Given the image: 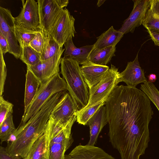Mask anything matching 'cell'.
<instances>
[{"label":"cell","instance_id":"1","mask_svg":"<svg viewBox=\"0 0 159 159\" xmlns=\"http://www.w3.org/2000/svg\"><path fill=\"white\" fill-rule=\"evenodd\" d=\"M105 105L113 147L124 158L144 154L150 140L149 125L153 114L148 98L136 87L117 85Z\"/></svg>","mask_w":159,"mask_h":159},{"label":"cell","instance_id":"2","mask_svg":"<svg viewBox=\"0 0 159 159\" xmlns=\"http://www.w3.org/2000/svg\"><path fill=\"white\" fill-rule=\"evenodd\" d=\"M61 73L65 81L69 92L78 111L88 104L89 88L81 73L79 63L70 57L61 58Z\"/></svg>","mask_w":159,"mask_h":159},{"label":"cell","instance_id":"3","mask_svg":"<svg viewBox=\"0 0 159 159\" xmlns=\"http://www.w3.org/2000/svg\"><path fill=\"white\" fill-rule=\"evenodd\" d=\"M67 90V84L59 73L55 75L46 83L41 84L36 96L25 113L23 115L19 126L25 124L54 94Z\"/></svg>","mask_w":159,"mask_h":159},{"label":"cell","instance_id":"4","mask_svg":"<svg viewBox=\"0 0 159 159\" xmlns=\"http://www.w3.org/2000/svg\"><path fill=\"white\" fill-rule=\"evenodd\" d=\"M40 30L43 36H50L60 13L68 5V0H38Z\"/></svg>","mask_w":159,"mask_h":159},{"label":"cell","instance_id":"5","mask_svg":"<svg viewBox=\"0 0 159 159\" xmlns=\"http://www.w3.org/2000/svg\"><path fill=\"white\" fill-rule=\"evenodd\" d=\"M119 72L113 65L103 78L92 89H89V98L88 107L107 98L114 88L119 83Z\"/></svg>","mask_w":159,"mask_h":159},{"label":"cell","instance_id":"6","mask_svg":"<svg viewBox=\"0 0 159 159\" xmlns=\"http://www.w3.org/2000/svg\"><path fill=\"white\" fill-rule=\"evenodd\" d=\"M14 17L8 9L0 7V32L6 39L9 45L8 53L16 59L21 55V47L18 43Z\"/></svg>","mask_w":159,"mask_h":159},{"label":"cell","instance_id":"7","mask_svg":"<svg viewBox=\"0 0 159 159\" xmlns=\"http://www.w3.org/2000/svg\"><path fill=\"white\" fill-rule=\"evenodd\" d=\"M23 7L17 16L14 17L16 25L25 29L40 31L39 5L34 0L22 1Z\"/></svg>","mask_w":159,"mask_h":159},{"label":"cell","instance_id":"8","mask_svg":"<svg viewBox=\"0 0 159 159\" xmlns=\"http://www.w3.org/2000/svg\"><path fill=\"white\" fill-rule=\"evenodd\" d=\"M75 20L68 9H62L50 35L61 47L69 38L74 37L76 33Z\"/></svg>","mask_w":159,"mask_h":159},{"label":"cell","instance_id":"9","mask_svg":"<svg viewBox=\"0 0 159 159\" xmlns=\"http://www.w3.org/2000/svg\"><path fill=\"white\" fill-rule=\"evenodd\" d=\"M77 111L70 93L66 92L53 107L50 118L55 123L67 125L76 116Z\"/></svg>","mask_w":159,"mask_h":159},{"label":"cell","instance_id":"10","mask_svg":"<svg viewBox=\"0 0 159 159\" xmlns=\"http://www.w3.org/2000/svg\"><path fill=\"white\" fill-rule=\"evenodd\" d=\"M133 8L129 16L124 21L118 30L124 34L133 33L135 28L143 24L150 5V0H133Z\"/></svg>","mask_w":159,"mask_h":159},{"label":"cell","instance_id":"11","mask_svg":"<svg viewBox=\"0 0 159 159\" xmlns=\"http://www.w3.org/2000/svg\"><path fill=\"white\" fill-rule=\"evenodd\" d=\"M138 53L133 61L128 62L125 70L119 74V81L125 83L127 86L136 87L141 83L147 82L143 69L141 67Z\"/></svg>","mask_w":159,"mask_h":159},{"label":"cell","instance_id":"12","mask_svg":"<svg viewBox=\"0 0 159 159\" xmlns=\"http://www.w3.org/2000/svg\"><path fill=\"white\" fill-rule=\"evenodd\" d=\"M64 159H116L102 148L94 145H79L76 146Z\"/></svg>","mask_w":159,"mask_h":159},{"label":"cell","instance_id":"13","mask_svg":"<svg viewBox=\"0 0 159 159\" xmlns=\"http://www.w3.org/2000/svg\"><path fill=\"white\" fill-rule=\"evenodd\" d=\"M61 60L52 59L41 61L35 66H27V67L30 69L39 79L41 84L59 73V66Z\"/></svg>","mask_w":159,"mask_h":159},{"label":"cell","instance_id":"14","mask_svg":"<svg viewBox=\"0 0 159 159\" xmlns=\"http://www.w3.org/2000/svg\"><path fill=\"white\" fill-rule=\"evenodd\" d=\"M109 69L107 66H102L88 61L80 67L84 80L89 89H92L104 77Z\"/></svg>","mask_w":159,"mask_h":159},{"label":"cell","instance_id":"15","mask_svg":"<svg viewBox=\"0 0 159 159\" xmlns=\"http://www.w3.org/2000/svg\"><path fill=\"white\" fill-rule=\"evenodd\" d=\"M108 123L105 106H102L88 120L87 125L89 127L90 138L87 144L94 145L103 127Z\"/></svg>","mask_w":159,"mask_h":159},{"label":"cell","instance_id":"16","mask_svg":"<svg viewBox=\"0 0 159 159\" xmlns=\"http://www.w3.org/2000/svg\"><path fill=\"white\" fill-rule=\"evenodd\" d=\"M50 133L47 125L44 133L34 144L25 159H49Z\"/></svg>","mask_w":159,"mask_h":159},{"label":"cell","instance_id":"17","mask_svg":"<svg viewBox=\"0 0 159 159\" xmlns=\"http://www.w3.org/2000/svg\"><path fill=\"white\" fill-rule=\"evenodd\" d=\"M64 57H70L76 61L79 65H84L88 61V57L94 45H88L80 48L75 47L72 37L69 38L64 44Z\"/></svg>","mask_w":159,"mask_h":159},{"label":"cell","instance_id":"18","mask_svg":"<svg viewBox=\"0 0 159 159\" xmlns=\"http://www.w3.org/2000/svg\"><path fill=\"white\" fill-rule=\"evenodd\" d=\"M24 95V110L25 113L38 92L41 82L39 79L27 67Z\"/></svg>","mask_w":159,"mask_h":159},{"label":"cell","instance_id":"19","mask_svg":"<svg viewBox=\"0 0 159 159\" xmlns=\"http://www.w3.org/2000/svg\"><path fill=\"white\" fill-rule=\"evenodd\" d=\"M124 34L115 30L113 26L97 37V40L93 44V49H102L116 46L124 36Z\"/></svg>","mask_w":159,"mask_h":159},{"label":"cell","instance_id":"20","mask_svg":"<svg viewBox=\"0 0 159 159\" xmlns=\"http://www.w3.org/2000/svg\"><path fill=\"white\" fill-rule=\"evenodd\" d=\"M143 25L147 30L159 32V0H150Z\"/></svg>","mask_w":159,"mask_h":159},{"label":"cell","instance_id":"21","mask_svg":"<svg viewBox=\"0 0 159 159\" xmlns=\"http://www.w3.org/2000/svg\"><path fill=\"white\" fill-rule=\"evenodd\" d=\"M44 46L41 54V61L52 59H61V56L65 49L63 48L52 36L46 38L44 37Z\"/></svg>","mask_w":159,"mask_h":159},{"label":"cell","instance_id":"22","mask_svg":"<svg viewBox=\"0 0 159 159\" xmlns=\"http://www.w3.org/2000/svg\"><path fill=\"white\" fill-rule=\"evenodd\" d=\"M116 46H111L102 49H93L88 59L91 62L102 66H107L112 57L115 56Z\"/></svg>","mask_w":159,"mask_h":159},{"label":"cell","instance_id":"23","mask_svg":"<svg viewBox=\"0 0 159 159\" xmlns=\"http://www.w3.org/2000/svg\"><path fill=\"white\" fill-rule=\"evenodd\" d=\"M73 142L72 137L62 142L50 141L49 159H64L65 152L71 146Z\"/></svg>","mask_w":159,"mask_h":159},{"label":"cell","instance_id":"24","mask_svg":"<svg viewBox=\"0 0 159 159\" xmlns=\"http://www.w3.org/2000/svg\"><path fill=\"white\" fill-rule=\"evenodd\" d=\"M106 99H104L93 105L84 107L79 111H77L76 115V120L79 124L85 125L96 111L102 106L104 105Z\"/></svg>","mask_w":159,"mask_h":159},{"label":"cell","instance_id":"25","mask_svg":"<svg viewBox=\"0 0 159 159\" xmlns=\"http://www.w3.org/2000/svg\"><path fill=\"white\" fill-rule=\"evenodd\" d=\"M21 55L20 58L28 66H33L41 61V54L29 45L21 47Z\"/></svg>","mask_w":159,"mask_h":159},{"label":"cell","instance_id":"26","mask_svg":"<svg viewBox=\"0 0 159 159\" xmlns=\"http://www.w3.org/2000/svg\"><path fill=\"white\" fill-rule=\"evenodd\" d=\"M0 127L1 143L4 142H8L12 134L16 129L13 122L12 114L6 118L0 125Z\"/></svg>","mask_w":159,"mask_h":159},{"label":"cell","instance_id":"27","mask_svg":"<svg viewBox=\"0 0 159 159\" xmlns=\"http://www.w3.org/2000/svg\"><path fill=\"white\" fill-rule=\"evenodd\" d=\"M140 89L146 94L159 111V91L153 83L147 81L141 84Z\"/></svg>","mask_w":159,"mask_h":159},{"label":"cell","instance_id":"28","mask_svg":"<svg viewBox=\"0 0 159 159\" xmlns=\"http://www.w3.org/2000/svg\"><path fill=\"white\" fill-rule=\"evenodd\" d=\"M15 32L18 42L20 47L29 45L30 42L35 36L37 32L16 25Z\"/></svg>","mask_w":159,"mask_h":159},{"label":"cell","instance_id":"29","mask_svg":"<svg viewBox=\"0 0 159 159\" xmlns=\"http://www.w3.org/2000/svg\"><path fill=\"white\" fill-rule=\"evenodd\" d=\"M13 105L0 96V125L6 118L13 112Z\"/></svg>","mask_w":159,"mask_h":159},{"label":"cell","instance_id":"30","mask_svg":"<svg viewBox=\"0 0 159 159\" xmlns=\"http://www.w3.org/2000/svg\"><path fill=\"white\" fill-rule=\"evenodd\" d=\"M29 45L37 52L41 54H42L44 46V38L40 31L37 32Z\"/></svg>","mask_w":159,"mask_h":159},{"label":"cell","instance_id":"31","mask_svg":"<svg viewBox=\"0 0 159 159\" xmlns=\"http://www.w3.org/2000/svg\"><path fill=\"white\" fill-rule=\"evenodd\" d=\"M3 54L0 50V96H2L7 76V69L3 57Z\"/></svg>","mask_w":159,"mask_h":159},{"label":"cell","instance_id":"32","mask_svg":"<svg viewBox=\"0 0 159 159\" xmlns=\"http://www.w3.org/2000/svg\"><path fill=\"white\" fill-rule=\"evenodd\" d=\"M20 157L10 154L6 148L0 146V159H22Z\"/></svg>","mask_w":159,"mask_h":159},{"label":"cell","instance_id":"33","mask_svg":"<svg viewBox=\"0 0 159 159\" xmlns=\"http://www.w3.org/2000/svg\"><path fill=\"white\" fill-rule=\"evenodd\" d=\"M0 50L2 51L3 55H5L7 52H8L9 51V45L7 42L1 32H0Z\"/></svg>","mask_w":159,"mask_h":159},{"label":"cell","instance_id":"34","mask_svg":"<svg viewBox=\"0 0 159 159\" xmlns=\"http://www.w3.org/2000/svg\"><path fill=\"white\" fill-rule=\"evenodd\" d=\"M147 31L154 44L159 46V32L149 30H147Z\"/></svg>","mask_w":159,"mask_h":159},{"label":"cell","instance_id":"35","mask_svg":"<svg viewBox=\"0 0 159 159\" xmlns=\"http://www.w3.org/2000/svg\"><path fill=\"white\" fill-rule=\"evenodd\" d=\"M148 81L151 82H154L157 80V76L155 74H151L148 76Z\"/></svg>","mask_w":159,"mask_h":159},{"label":"cell","instance_id":"36","mask_svg":"<svg viewBox=\"0 0 159 159\" xmlns=\"http://www.w3.org/2000/svg\"><path fill=\"white\" fill-rule=\"evenodd\" d=\"M106 1L105 0H99L98 1L97 5L98 7H99L102 5Z\"/></svg>","mask_w":159,"mask_h":159},{"label":"cell","instance_id":"37","mask_svg":"<svg viewBox=\"0 0 159 159\" xmlns=\"http://www.w3.org/2000/svg\"><path fill=\"white\" fill-rule=\"evenodd\" d=\"M22 159H25V158H22Z\"/></svg>","mask_w":159,"mask_h":159}]
</instances>
